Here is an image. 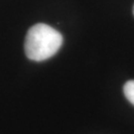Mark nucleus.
<instances>
[{
  "label": "nucleus",
  "mask_w": 134,
  "mask_h": 134,
  "mask_svg": "<svg viewBox=\"0 0 134 134\" xmlns=\"http://www.w3.org/2000/svg\"><path fill=\"white\" fill-rule=\"evenodd\" d=\"M62 44V34L49 25L39 23L32 26L27 32L25 54L31 61H46L57 53Z\"/></svg>",
  "instance_id": "f257e3e1"
},
{
  "label": "nucleus",
  "mask_w": 134,
  "mask_h": 134,
  "mask_svg": "<svg viewBox=\"0 0 134 134\" xmlns=\"http://www.w3.org/2000/svg\"><path fill=\"white\" fill-rule=\"evenodd\" d=\"M123 92L127 100L134 105V81H128L123 86Z\"/></svg>",
  "instance_id": "f03ea898"
},
{
  "label": "nucleus",
  "mask_w": 134,
  "mask_h": 134,
  "mask_svg": "<svg viewBox=\"0 0 134 134\" xmlns=\"http://www.w3.org/2000/svg\"><path fill=\"white\" fill-rule=\"evenodd\" d=\"M133 14H134V7H133Z\"/></svg>",
  "instance_id": "7ed1b4c3"
}]
</instances>
